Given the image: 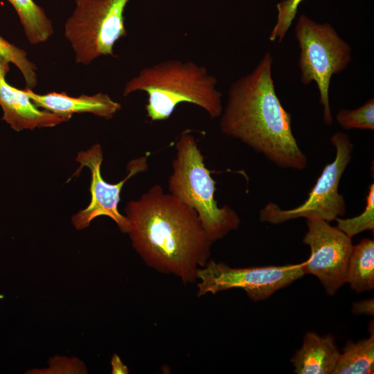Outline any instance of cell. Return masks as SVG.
Wrapping results in <instances>:
<instances>
[{"label":"cell","mask_w":374,"mask_h":374,"mask_svg":"<svg viewBox=\"0 0 374 374\" xmlns=\"http://www.w3.org/2000/svg\"><path fill=\"white\" fill-rule=\"evenodd\" d=\"M124 211L132 244L148 267L185 284L197 281L213 242L193 208L156 184L129 202Z\"/></svg>","instance_id":"1"},{"label":"cell","mask_w":374,"mask_h":374,"mask_svg":"<svg viewBox=\"0 0 374 374\" xmlns=\"http://www.w3.org/2000/svg\"><path fill=\"white\" fill-rule=\"evenodd\" d=\"M272 64L267 52L250 73L231 84L220 115V130L277 166L302 170L308 159L293 134L292 116L276 94Z\"/></svg>","instance_id":"2"},{"label":"cell","mask_w":374,"mask_h":374,"mask_svg":"<svg viewBox=\"0 0 374 374\" xmlns=\"http://www.w3.org/2000/svg\"><path fill=\"white\" fill-rule=\"evenodd\" d=\"M217 79L196 63L170 60L143 69L123 89L125 96L136 91L147 93V117L152 121L168 120L183 103L203 109L212 118L222 114V93Z\"/></svg>","instance_id":"3"},{"label":"cell","mask_w":374,"mask_h":374,"mask_svg":"<svg viewBox=\"0 0 374 374\" xmlns=\"http://www.w3.org/2000/svg\"><path fill=\"white\" fill-rule=\"evenodd\" d=\"M176 155L168 179V190L193 208L210 240L214 242L240 225L238 213L229 205L219 207L215 199V181L204 163L195 137L184 132L175 143Z\"/></svg>","instance_id":"4"},{"label":"cell","mask_w":374,"mask_h":374,"mask_svg":"<svg viewBox=\"0 0 374 374\" xmlns=\"http://www.w3.org/2000/svg\"><path fill=\"white\" fill-rule=\"evenodd\" d=\"M295 36L300 48L299 67L301 81L304 85L312 82L319 92L323 106V121L332 123L329 101L332 77L344 71L352 60L351 47L328 23H318L301 15L295 28Z\"/></svg>","instance_id":"5"},{"label":"cell","mask_w":374,"mask_h":374,"mask_svg":"<svg viewBox=\"0 0 374 374\" xmlns=\"http://www.w3.org/2000/svg\"><path fill=\"white\" fill-rule=\"evenodd\" d=\"M129 0H75L64 25L76 63L87 65L100 56H114V46L127 35L123 16Z\"/></svg>","instance_id":"6"},{"label":"cell","mask_w":374,"mask_h":374,"mask_svg":"<svg viewBox=\"0 0 374 374\" xmlns=\"http://www.w3.org/2000/svg\"><path fill=\"white\" fill-rule=\"evenodd\" d=\"M330 141L336 149L335 159L326 165L307 199L288 210L281 209L275 203H268L260 211L261 222L278 224L299 217L317 216L330 223L344 215L346 202L339 193V184L352 159L353 144L349 136L340 132L333 134Z\"/></svg>","instance_id":"7"},{"label":"cell","mask_w":374,"mask_h":374,"mask_svg":"<svg viewBox=\"0 0 374 374\" xmlns=\"http://www.w3.org/2000/svg\"><path fill=\"white\" fill-rule=\"evenodd\" d=\"M302 264L233 268L209 260L197 273V295L239 288L254 301H262L304 275Z\"/></svg>","instance_id":"8"},{"label":"cell","mask_w":374,"mask_h":374,"mask_svg":"<svg viewBox=\"0 0 374 374\" xmlns=\"http://www.w3.org/2000/svg\"><path fill=\"white\" fill-rule=\"evenodd\" d=\"M306 219L308 232L303 242L310 247L311 253L301 263L303 272L316 276L326 293L334 295L346 283L351 238L317 216Z\"/></svg>","instance_id":"9"},{"label":"cell","mask_w":374,"mask_h":374,"mask_svg":"<svg viewBox=\"0 0 374 374\" xmlns=\"http://www.w3.org/2000/svg\"><path fill=\"white\" fill-rule=\"evenodd\" d=\"M80 167L77 172L87 167L91 172L90 194L89 205L72 217L73 226L79 230L88 227L96 217L107 216L114 220L121 231L127 233L130 222L125 215L118 211L121 192L126 181L136 175L146 171L148 168L147 157L131 160L127 166V176L117 184H109L104 180L101 175L103 161V149L100 144H95L86 151H81L76 157Z\"/></svg>","instance_id":"10"},{"label":"cell","mask_w":374,"mask_h":374,"mask_svg":"<svg viewBox=\"0 0 374 374\" xmlns=\"http://www.w3.org/2000/svg\"><path fill=\"white\" fill-rule=\"evenodd\" d=\"M0 106L3 112L2 119L18 132L52 127L70 120L51 112L39 109L24 89L12 87L6 82L5 78L0 79Z\"/></svg>","instance_id":"11"},{"label":"cell","mask_w":374,"mask_h":374,"mask_svg":"<svg viewBox=\"0 0 374 374\" xmlns=\"http://www.w3.org/2000/svg\"><path fill=\"white\" fill-rule=\"evenodd\" d=\"M24 91L37 107L69 119L75 113H90L110 119L121 109L120 103L103 93L75 97L64 92L38 94L28 87Z\"/></svg>","instance_id":"12"},{"label":"cell","mask_w":374,"mask_h":374,"mask_svg":"<svg viewBox=\"0 0 374 374\" xmlns=\"http://www.w3.org/2000/svg\"><path fill=\"white\" fill-rule=\"evenodd\" d=\"M339 354L332 335L321 337L309 332L291 362L298 374H329L332 373Z\"/></svg>","instance_id":"13"},{"label":"cell","mask_w":374,"mask_h":374,"mask_svg":"<svg viewBox=\"0 0 374 374\" xmlns=\"http://www.w3.org/2000/svg\"><path fill=\"white\" fill-rule=\"evenodd\" d=\"M346 283L357 293L373 289V240L365 238L355 246L353 245L348 263Z\"/></svg>","instance_id":"14"},{"label":"cell","mask_w":374,"mask_h":374,"mask_svg":"<svg viewBox=\"0 0 374 374\" xmlns=\"http://www.w3.org/2000/svg\"><path fill=\"white\" fill-rule=\"evenodd\" d=\"M339 354L332 374H369L374 371V334L357 342L348 341Z\"/></svg>","instance_id":"15"},{"label":"cell","mask_w":374,"mask_h":374,"mask_svg":"<svg viewBox=\"0 0 374 374\" xmlns=\"http://www.w3.org/2000/svg\"><path fill=\"white\" fill-rule=\"evenodd\" d=\"M15 9L26 36L31 44L47 41L53 34L51 21L33 0H8Z\"/></svg>","instance_id":"16"},{"label":"cell","mask_w":374,"mask_h":374,"mask_svg":"<svg viewBox=\"0 0 374 374\" xmlns=\"http://www.w3.org/2000/svg\"><path fill=\"white\" fill-rule=\"evenodd\" d=\"M0 55L18 68L24 78L27 87L32 89L37 85V67L28 59L26 51L0 36Z\"/></svg>","instance_id":"17"},{"label":"cell","mask_w":374,"mask_h":374,"mask_svg":"<svg viewBox=\"0 0 374 374\" xmlns=\"http://www.w3.org/2000/svg\"><path fill=\"white\" fill-rule=\"evenodd\" d=\"M337 227L352 238L363 231L374 229V185L369 187L364 211L358 216L351 218L337 217Z\"/></svg>","instance_id":"18"},{"label":"cell","mask_w":374,"mask_h":374,"mask_svg":"<svg viewBox=\"0 0 374 374\" xmlns=\"http://www.w3.org/2000/svg\"><path fill=\"white\" fill-rule=\"evenodd\" d=\"M336 120L346 130H374V98L366 101L355 109H341L336 115Z\"/></svg>","instance_id":"19"},{"label":"cell","mask_w":374,"mask_h":374,"mask_svg":"<svg viewBox=\"0 0 374 374\" xmlns=\"http://www.w3.org/2000/svg\"><path fill=\"white\" fill-rule=\"evenodd\" d=\"M304 0H282L276 4L277 19L269 39L280 43L292 24L300 3Z\"/></svg>","instance_id":"20"},{"label":"cell","mask_w":374,"mask_h":374,"mask_svg":"<svg viewBox=\"0 0 374 374\" xmlns=\"http://www.w3.org/2000/svg\"><path fill=\"white\" fill-rule=\"evenodd\" d=\"M49 367L43 369L31 370L29 373L47 374H79L87 373L84 364L77 358L55 356L48 362Z\"/></svg>","instance_id":"21"},{"label":"cell","mask_w":374,"mask_h":374,"mask_svg":"<svg viewBox=\"0 0 374 374\" xmlns=\"http://www.w3.org/2000/svg\"><path fill=\"white\" fill-rule=\"evenodd\" d=\"M353 311L356 314H373V300L363 301L353 305Z\"/></svg>","instance_id":"22"},{"label":"cell","mask_w":374,"mask_h":374,"mask_svg":"<svg viewBox=\"0 0 374 374\" xmlns=\"http://www.w3.org/2000/svg\"><path fill=\"white\" fill-rule=\"evenodd\" d=\"M112 373V374H127L129 370L125 365L118 355L114 354L111 359Z\"/></svg>","instance_id":"23"},{"label":"cell","mask_w":374,"mask_h":374,"mask_svg":"<svg viewBox=\"0 0 374 374\" xmlns=\"http://www.w3.org/2000/svg\"><path fill=\"white\" fill-rule=\"evenodd\" d=\"M9 62L0 55V79L5 78L9 71Z\"/></svg>","instance_id":"24"}]
</instances>
